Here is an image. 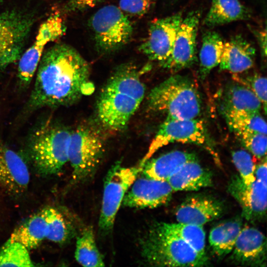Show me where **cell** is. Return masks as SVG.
<instances>
[{"label":"cell","mask_w":267,"mask_h":267,"mask_svg":"<svg viewBox=\"0 0 267 267\" xmlns=\"http://www.w3.org/2000/svg\"><path fill=\"white\" fill-rule=\"evenodd\" d=\"M36 72L28 101L30 109L71 105L94 90L89 63L66 44H55L44 52Z\"/></svg>","instance_id":"cell-1"},{"label":"cell","mask_w":267,"mask_h":267,"mask_svg":"<svg viewBox=\"0 0 267 267\" xmlns=\"http://www.w3.org/2000/svg\"><path fill=\"white\" fill-rule=\"evenodd\" d=\"M145 87L134 65L118 67L102 88L97 103L101 126L109 130L124 129L143 99Z\"/></svg>","instance_id":"cell-2"},{"label":"cell","mask_w":267,"mask_h":267,"mask_svg":"<svg viewBox=\"0 0 267 267\" xmlns=\"http://www.w3.org/2000/svg\"><path fill=\"white\" fill-rule=\"evenodd\" d=\"M140 248L144 261L152 266L201 267L207 263V257L168 230L162 222L150 227L141 240Z\"/></svg>","instance_id":"cell-3"},{"label":"cell","mask_w":267,"mask_h":267,"mask_svg":"<svg viewBox=\"0 0 267 267\" xmlns=\"http://www.w3.org/2000/svg\"><path fill=\"white\" fill-rule=\"evenodd\" d=\"M147 102L153 111L177 119L197 118L202 109L196 85L188 77L179 75L170 77L152 89Z\"/></svg>","instance_id":"cell-4"},{"label":"cell","mask_w":267,"mask_h":267,"mask_svg":"<svg viewBox=\"0 0 267 267\" xmlns=\"http://www.w3.org/2000/svg\"><path fill=\"white\" fill-rule=\"evenodd\" d=\"M71 133L69 129L49 120L35 130L29 141L28 151L39 172L57 174L68 161Z\"/></svg>","instance_id":"cell-5"},{"label":"cell","mask_w":267,"mask_h":267,"mask_svg":"<svg viewBox=\"0 0 267 267\" xmlns=\"http://www.w3.org/2000/svg\"><path fill=\"white\" fill-rule=\"evenodd\" d=\"M104 149V139L97 126L84 124L71 131L68 161L73 169V182H84L93 175Z\"/></svg>","instance_id":"cell-6"},{"label":"cell","mask_w":267,"mask_h":267,"mask_svg":"<svg viewBox=\"0 0 267 267\" xmlns=\"http://www.w3.org/2000/svg\"><path fill=\"white\" fill-rule=\"evenodd\" d=\"M144 164L126 167L120 164L113 166L107 173L104 182L102 205L98 225L101 231L108 233L113 227L124 197Z\"/></svg>","instance_id":"cell-7"},{"label":"cell","mask_w":267,"mask_h":267,"mask_svg":"<svg viewBox=\"0 0 267 267\" xmlns=\"http://www.w3.org/2000/svg\"><path fill=\"white\" fill-rule=\"evenodd\" d=\"M90 25L97 47L105 53L125 45L133 34L131 21L119 7L114 5L98 9L91 17Z\"/></svg>","instance_id":"cell-8"},{"label":"cell","mask_w":267,"mask_h":267,"mask_svg":"<svg viewBox=\"0 0 267 267\" xmlns=\"http://www.w3.org/2000/svg\"><path fill=\"white\" fill-rule=\"evenodd\" d=\"M199 145L212 150V142L203 122L198 118L181 119L167 117L140 162L144 164L160 148L171 143Z\"/></svg>","instance_id":"cell-9"},{"label":"cell","mask_w":267,"mask_h":267,"mask_svg":"<svg viewBox=\"0 0 267 267\" xmlns=\"http://www.w3.org/2000/svg\"><path fill=\"white\" fill-rule=\"evenodd\" d=\"M33 22L29 15L21 11L0 13V68L19 59Z\"/></svg>","instance_id":"cell-10"},{"label":"cell","mask_w":267,"mask_h":267,"mask_svg":"<svg viewBox=\"0 0 267 267\" xmlns=\"http://www.w3.org/2000/svg\"><path fill=\"white\" fill-rule=\"evenodd\" d=\"M65 31L62 19L57 14L51 15L41 24L34 44L18 60L17 77L22 87H27L32 82L45 45L60 38Z\"/></svg>","instance_id":"cell-11"},{"label":"cell","mask_w":267,"mask_h":267,"mask_svg":"<svg viewBox=\"0 0 267 267\" xmlns=\"http://www.w3.org/2000/svg\"><path fill=\"white\" fill-rule=\"evenodd\" d=\"M182 15L179 12L156 19L150 25L148 35L138 49L149 59L162 65L170 56Z\"/></svg>","instance_id":"cell-12"},{"label":"cell","mask_w":267,"mask_h":267,"mask_svg":"<svg viewBox=\"0 0 267 267\" xmlns=\"http://www.w3.org/2000/svg\"><path fill=\"white\" fill-rule=\"evenodd\" d=\"M200 12L193 10L182 20L177 33L172 52L162 65L172 72L189 68L197 61L196 39Z\"/></svg>","instance_id":"cell-13"},{"label":"cell","mask_w":267,"mask_h":267,"mask_svg":"<svg viewBox=\"0 0 267 267\" xmlns=\"http://www.w3.org/2000/svg\"><path fill=\"white\" fill-rule=\"evenodd\" d=\"M122 205L134 208H154L167 203L173 190L167 180L141 177L134 181Z\"/></svg>","instance_id":"cell-14"},{"label":"cell","mask_w":267,"mask_h":267,"mask_svg":"<svg viewBox=\"0 0 267 267\" xmlns=\"http://www.w3.org/2000/svg\"><path fill=\"white\" fill-rule=\"evenodd\" d=\"M228 190L239 203L242 215L246 220L259 221L266 216L267 185L256 180L246 184L236 175L232 177Z\"/></svg>","instance_id":"cell-15"},{"label":"cell","mask_w":267,"mask_h":267,"mask_svg":"<svg viewBox=\"0 0 267 267\" xmlns=\"http://www.w3.org/2000/svg\"><path fill=\"white\" fill-rule=\"evenodd\" d=\"M30 175L21 156L0 142V187L9 194L18 195L27 189Z\"/></svg>","instance_id":"cell-16"},{"label":"cell","mask_w":267,"mask_h":267,"mask_svg":"<svg viewBox=\"0 0 267 267\" xmlns=\"http://www.w3.org/2000/svg\"><path fill=\"white\" fill-rule=\"evenodd\" d=\"M223 210L222 204L215 198L194 194L185 198L178 207L175 215L178 222L203 226L220 217Z\"/></svg>","instance_id":"cell-17"},{"label":"cell","mask_w":267,"mask_h":267,"mask_svg":"<svg viewBox=\"0 0 267 267\" xmlns=\"http://www.w3.org/2000/svg\"><path fill=\"white\" fill-rule=\"evenodd\" d=\"M231 259L242 265L261 266L266 260V238L258 229L242 228L232 249Z\"/></svg>","instance_id":"cell-18"},{"label":"cell","mask_w":267,"mask_h":267,"mask_svg":"<svg viewBox=\"0 0 267 267\" xmlns=\"http://www.w3.org/2000/svg\"><path fill=\"white\" fill-rule=\"evenodd\" d=\"M256 49L241 35H236L224 42L220 62V69L239 74L251 68Z\"/></svg>","instance_id":"cell-19"},{"label":"cell","mask_w":267,"mask_h":267,"mask_svg":"<svg viewBox=\"0 0 267 267\" xmlns=\"http://www.w3.org/2000/svg\"><path fill=\"white\" fill-rule=\"evenodd\" d=\"M167 181L173 191H197L212 186L213 176L197 159L185 163Z\"/></svg>","instance_id":"cell-20"},{"label":"cell","mask_w":267,"mask_h":267,"mask_svg":"<svg viewBox=\"0 0 267 267\" xmlns=\"http://www.w3.org/2000/svg\"><path fill=\"white\" fill-rule=\"evenodd\" d=\"M197 159L193 153L173 150L147 160L144 163L141 172L146 177L167 180L185 163Z\"/></svg>","instance_id":"cell-21"},{"label":"cell","mask_w":267,"mask_h":267,"mask_svg":"<svg viewBox=\"0 0 267 267\" xmlns=\"http://www.w3.org/2000/svg\"><path fill=\"white\" fill-rule=\"evenodd\" d=\"M262 106L260 99L251 90L235 81L227 85L221 95L222 111L260 113Z\"/></svg>","instance_id":"cell-22"},{"label":"cell","mask_w":267,"mask_h":267,"mask_svg":"<svg viewBox=\"0 0 267 267\" xmlns=\"http://www.w3.org/2000/svg\"><path fill=\"white\" fill-rule=\"evenodd\" d=\"M250 17V11L239 0H212L203 23L208 27H214Z\"/></svg>","instance_id":"cell-23"},{"label":"cell","mask_w":267,"mask_h":267,"mask_svg":"<svg viewBox=\"0 0 267 267\" xmlns=\"http://www.w3.org/2000/svg\"><path fill=\"white\" fill-rule=\"evenodd\" d=\"M46 224L41 212L34 214L16 228L9 241L18 242L28 250L37 248L45 238Z\"/></svg>","instance_id":"cell-24"},{"label":"cell","mask_w":267,"mask_h":267,"mask_svg":"<svg viewBox=\"0 0 267 267\" xmlns=\"http://www.w3.org/2000/svg\"><path fill=\"white\" fill-rule=\"evenodd\" d=\"M242 228L241 221L234 219L221 223L211 229L209 241L218 257H223L232 251Z\"/></svg>","instance_id":"cell-25"},{"label":"cell","mask_w":267,"mask_h":267,"mask_svg":"<svg viewBox=\"0 0 267 267\" xmlns=\"http://www.w3.org/2000/svg\"><path fill=\"white\" fill-rule=\"evenodd\" d=\"M224 42L215 31H208L204 34L199 53V75L201 79H204L219 65Z\"/></svg>","instance_id":"cell-26"},{"label":"cell","mask_w":267,"mask_h":267,"mask_svg":"<svg viewBox=\"0 0 267 267\" xmlns=\"http://www.w3.org/2000/svg\"><path fill=\"white\" fill-rule=\"evenodd\" d=\"M222 112L229 129L236 135L250 132L267 134V123L260 113L233 110H223Z\"/></svg>","instance_id":"cell-27"},{"label":"cell","mask_w":267,"mask_h":267,"mask_svg":"<svg viewBox=\"0 0 267 267\" xmlns=\"http://www.w3.org/2000/svg\"><path fill=\"white\" fill-rule=\"evenodd\" d=\"M75 257L84 267H100L105 266L103 258L95 242L92 228H85L77 239Z\"/></svg>","instance_id":"cell-28"},{"label":"cell","mask_w":267,"mask_h":267,"mask_svg":"<svg viewBox=\"0 0 267 267\" xmlns=\"http://www.w3.org/2000/svg\"><path fill=\"white\" fill-rule=\"evenodd\" d=\"M162 223L168 230L181 239L197 253L207 257L206 234L203 226L180 222Z\"/></svg>","instance_id":"cell-29"},{"label":"cell","mask_w":267,"mask_h":267,"mask_svg":"<svg viewBox=\"0 0 267 267\" xmlns=\"http://www.w3.org/2000/svg\"><path fill=\"white\" fill-rule=\"evenodd\" d=\"M41 212L46 224L45 238L61 243L66 242L73 235V228L57 210L49 207L44 209Z\"/></svg>","instance_id":"cell-30"},{"label":"cell","mask_w":267,"mask_h":267,"mask_svg":"<svg viewBox=\"0 0 267 267\" xmlns=\"http://www.w3.org/2000/svg\"><path fill=\"white\" fill-rule=\"evenodd\" d=\"M34 266L29 250L18 242L7 240L0 249V267Z\"/></svg>","instance_id":"cell-31"},{"label":"cell","mask_w":267,"mask_h":267,"mask_svg":"<svg viewBox=\"0 0 267 267\" xmlns=\"http://www.w3.org/2000/svg\"><path fill=\"white\" fill-rule=\"evenodd\" d=\"M233 79L251 90L260 99L265 113L267 111V79L260 75L255 74L241 76L234 74Z\"/></svg>","instance_id":"cell-32"},{"label":"cell","mask_w":267,"mask_h":267,"mask_svg":"<svg viewBox=\"0 0 267 267\" xmlns=\"http://www.w3.org/2000/svg\"><path fill=\"white\" fill-rule=\"evenodd\" d=\"M232 160L239 172V177L246 184L255 180V165L250 154L244 150H237L232 152Z\"/></svg>","instance_id":"cell-33"},{"label":"cell","mask_w":267,"mask_h":267,"mask_svg":"<svg viewBox=\"0 0 267 267\" xmlns=\"http://www.w3.org/2000/svg\"><path fill=\"white\" fill-rule=\"evenodd\" d=\"M245 147L258 159L266 157L267 134L258 132L244 133L237 135Z\"/></svg>","instance_id":"cell-34"},{"label":"cell","mask_w":267,"mask_h":267,"mask_svg":"<svg viewBox=\"0 0 267 267\" xmlns=\"http://www.w3.org/2000/svg\"><path fill=\"white\" fill-rule=\"evenodd\" d=\"M151 0H120L119 8L126 13L141 16L148 10Z\"/></svg>","instance_id":"cell-35"},{"label":"cell","mask_w":267,"mask_h":267,"mask_svg":"<svg viewBox=\"0 0 267 267\" xmlns=\"http://www.w3.org/2000/svg\"><path fill=\"white\" fill-rule=\"evenodd\" d=\"M100 1V0H69L67 8L70 11H82L93 7Z\"/></svg>","instance_id":"cell-36"},{"label":"cell","mask_w":267,"mask_h":267,"mask_svg":"<svg viewBox=\"0 0 267 267\" xmlns=\"http://www.w3.org/2000/svg\"><path fill=\"white\" fill-rule=\"evenodd\" d=\"M254 176L255 180L267 184V158L263 159V161L260 164L255 166Z\"/></svg>","instance_id":"cell-37"},{"label":"cell","mask_w":267,"mask_h":267,"mask_svg":"<svg viewBox=\"0 0 267 267\" xmlns=\"http://www.w3.org/2000/svg\"><path fill=\"white\" fill-rule=\"evenodd\" d=\"M256 37L259 43L261 52L263 57H266L267 55V30L262 29L260 31H255Z\"/></svg>","instance_id":"cell-38"},{"label":"cell","mask_w":267,"mask_h":267,"mask_svg":"<svg viewBox=\"0 0 267 267\" xmlns=\"http://www.w3.org/2000/svg\"><path fill=\"white\" fill-rule=\"evenodd\" d=\"M4 0H0V4L4 1Z\"/></svg>","instance_id":"cell-39"}]
</instances>
